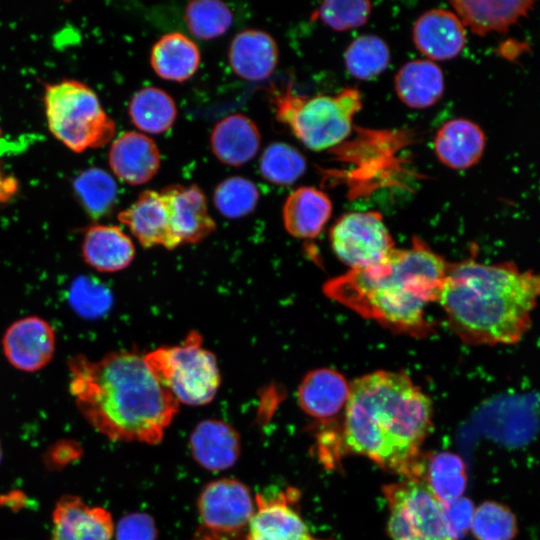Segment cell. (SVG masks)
<instances>
[{
	"instance_id": "1",
	"label": "cell",
	"mask_w": 540,
	"mask_h": 540,
	"mask_svg": "<svg viewBox=\"0 0 540 540\" xmlns=\"http://www.w3.org/2000/svg\"><path fill=\"white\" fill-rule=\"evenodd\" d=\"M67 368L77 409L110 440L156 444L178 412L177 399L137 351H112L98 360L77 354Z\"/></svg>"
},
{
	"instance_id": "2",
	"label": "cell",
	"mask_w": 540,
	"mask_h": 540,
	"mask_svg": "<svg viewBox=\"0 0 540 540\" xmlns=\"http://www.w3.org/2000/svg\"><path fill=\"white\" fill-rule=\"evenodd\" d=\"M431 399L403 372L356 378L344 409V440L354 453L405 477H420V448L432 427Z\"/></svg>"
},
{
	"instance_id": "3",
	"label": "cell",
	"mask_w": 540,
	"mask_h": 540,
	"mask_svg": "<svg viewBox=\"0 0 540 540\" xmlns=\"http://www.w3.org/2000/svg\"><path fill=\"white\" fill-rule=\"evenodd\" d=\"M539 300L540 273L466 259L448 264L437 302L464 343L509 345L526 334Z\"/></svg>"
},
{
	"instance_id": "4",
	"label": "cell",
	"mask_w": 540,
	"mask_h": 540,
	"mask_svg": "<svg viewBox=\"0 0 540 540\" xmlns=\"http://www.w3.org/2000/svg\"><path fill=\"white\" fill-rule=\"evenodd\" d=\"M448 263L424 242L393 251L381 262L350 269L324 285L327 297L392 330L424 335L425 312L437 302Z\"/></svg>"
},
{
	"instance_id": "5",
	"label": "cell",
	"mask_w": 540,
	"mask_h": 540,
	"mask_svg": "<svg viewBox=\"0 0 540 540\" xmlns=\"http://www.w3.org/2000/svg\"><path fill=\"white\" fill-rule=\"evenodd\" d=\"M277 120L289 127L308 149L319 152L343 142L351 134L354 118L363 107L361 92L346 87L333 95L305 96L291 86L272 89Z\"/></svg>"
},
{
	"instance_id": "6",
	"label": "cell",
	"mask_w": 540,
	"mask_h": 540,
	"mask_svg": "<svg viewBox=\"0 0 540 540\" xmlns=\"http://www.w3.org/2000/svg\"><path fill=\"white\" fill-rule=\"evenodd\" d=\"M44 107L50 132L74 152L102 147L116 133V124L96 93L80 81L64 79L47 85Z\"/></svg>"
},
{
	"instance_id": "7",
	"label": "cell",
	"mask_w": 540,
	"mask_h": 540,
	"mask_svg": "<svg viewBox=\"0 0 540 540\" xmlns=\"http://www.w3.org/2000/svg\"><path fill=\"white\" fill-rule=\"evenodd\" d=\"M144 360L180 403L199 406L217 394L221 376L215 355L203 347L202 336L190 331L182 343L163 346L144 354Z\"/></svg>"
},
{
	"instance_id": "8",
	"label": "cell",
	"mask_w": 540,
	"mask_h": 540,
	"mask_svg": "<svg viewBox=\"0 0 540 540\" xmlns=\"http://www.w3.org/2000/svg\"><path fill=\"white\" fill-rule=\"evenodd\" d=\"M392 540H454L443 505L421 477H405L384 487Z\"/></svg>"
},
{
	"instance_id": "9",
	"label": "cell",
	"mask_w": 540,
	"mask_h": 540,
	"mask_svg": "<svg viewBox=\"0 0 540 540\" xmlns=\"http://www.w3.org/2000/svg\"><path fill=\"white\" fill-rule=\"evenodd\" d=\"M330 243L350 269L375 265L395 249L383 217L376 211L343 214L330 230Z\"/></svg>"
},
{
	"instance_id": "10",
	"label": "cell",
	"mask_w": 540,
	"mask_h": 540,
	"mask_svg": "<svg viewBox=\"0 0 540 540\" xmlns=\"http://www.w3.org/2000/svg\"><path fill=\"white\" fill-rule=\"evenodd\" d=\"M197 507L202 527L229 536H238L248 527L255 512L249 488L234 478L209 482L199 495Z\"/></svg>"
},
{
	"instance_id": "11",
	"label": "cell",
	"mask_w": 540,
	"mask_h": 540,
	"mask_svg": "<svg viewBox=\"0 0 540 540\" xmlns=\"http://www.w3.org/2000/svg\"><path fill=\"white\" fill-rule=\"evenodd\" d=\"M56 346L54 326L37 315L14 320L1 338L2 352L7 362L25 373L44 369L53 360Z\"/></svg>"
},
{
	"instance_id": "12",
	"label": "cell",
	"mask_w": 540,
	"mask_h": 540,
	"mask_svg": "<svg viewBox=\"0 0 540 540\" xmlns=\"http://www.w3.org/2000/svg\"><path fill=\"white\" fill-rule=\"evenodd\" d=\"M296 491L263 492L256 495V508L244 540H323L310 533L294 508Z\"/></svg>"
},
{
	"instance_id": "13",
	"label": "cell",
	"mask_w": 540,
	"mask_h": 540,
	"mask_svg": "<svg viewBox=\"0 0 540 540\" xmlns=\"http://www.w3.org/2000/svg\"><path fill=\"white\" fill-rule=\"evenodd\" d=\"M412 38L417 50L431 61L457 57L466 45V27L458 15L443 8L430 9L415 21Z\"/></svg>"
},
{
	"instance_id": "14",
	"label": "cell",
	"mask_w": 540,
	"mask_h": 540,
	"mask_svg": "<svg viewBox=\"0 0 540 540\" xmlns=\"http://www.w3.org/2000/svg\"><path fill=\"white\" fill-rule=\"evenodd\" d=\"M160 193L166 202L172 230L181 244H196L216 229L207 208L206 197L196 184H173Z\"/></svg>"
},
{
	"instance_id": "15",
	"label": "cell",
	"mask_w": 540,
	"mask_h": 540,
	"mask_svg": "<svg viewBox=\"0 0 540 540\" xmlns=\"http://www.w3.org/2000/svg\"><path fill=\"white\" fill-rule=\"evenodd\" d=\"M117 219L144 248L163 246L172 250L181 244L172 230L164 197L158 191L140 193L135 202L119 212Z\"/></svg>"
},
{
	"instance_id": "16",
	"label": "cell",
	"mask_w": 540,
	"mask_h": 540,
	"mask_svg": "<svg viewBox=\"0 0 540 540\" xmlns=\"http://www.w3.org/2000/svg\"><path fill=\"white\" fill-rule=\"evenodd\" d=\"M50 540H111L114 525L109 511L91 507L80 497L64 495L52 513Z\"/></svg>"
},
{
	"instance_id": "17",
	"label": "cell",
	"mask_w": 540,
	"mask_h": 540,
	"mask_svg": "<svg viewBox=\"0 0 540 540\" xmlns=\"http://www.w3.org/2000/svg\"><path fill=\"white\" fill-rule=\"evenodd\" d=\"M108 161L120 180L136 186L147 183L157 174L161 155L152 138L143 133L128 131L112 142Z\"/></svg>"
},
{
	"instance_id": "18",
	"label": "cell",
	"mask_w": 540,
	"mask_h": 540,
	"mask_svg": "<svg viewBox=\"0 0 540 540\" xmlns=\"http://www.w3.org/2000/svg\"><path fill=\"white\" fill-rule=\"evenodd\" d=\"M486 145L485 134L475 122L455 118L445 122L433 140L438 160L448 168L464 170L476 165Z\"/></svg>"
},
{
	"instance_id": "19",
	"label": "cell",
	"mask_w": 540,
	"mask_h": 540,
	"mask_svg": "<svg viewBox=\"0 0 540 540\" xmlns=\"http://www.w3.org/2000/svg\"><path fill=\"white\" fill-rule=\"evenodd\" d=\"M189 446L194 460L210 471H221L233 466L240 456V437L229 423L206 419L193 429Z\"/></svg>"
},
{
	"instance_id": "20",
	"label": "cell",
	"mask_w": 540,
	"mask_h": 540,
	"mask_svg": "<svg viewBox=\"0 0 540 540\" xmlns=\"http://www.w3.org/2000/svg\"><path fill=\"white\" fill-rule=\"evenodd\" d=\"M350 383L338 371L318 368L302 379L297 398L301 409L311 417L326 420L345 409Z\"/></svg>"
},
{
	"instance_id": "21",
	"label": "cell",
	"mask_w": 540,
	"mask_h": 540,
	"mask_svg": "<svg viewBox=\"0 0 540 540\" xmlns=\"http://www.w3.org/2000/svg\"><path fill=\"white\" fill-rule=\"evenodd\" d=\"M81 255L94 270L113 273L130 265L135 256V247L119 226L93 224L84 232Z\"/></svg>"
},
{
	"instance_id": "22",
	"label": "cell",
	"mask_w": 540,
	"mask_h": 540,
	"mask_svg": "<svg viewBox=\"0 0 540 540\" xmlns=\"http://www.w3.org/2000/svg\"><path fill=\"white\" fill-rule=\"evenodd\" d=\"M228 59L239 77L250 81L264 80L274 72L278 64V45L269 33L246 29L232 39Z\"/></svg>"
},
{
	"instance_id": "23",
	"label": "cell",
	"mask_w": 540,
	"mask_h": 540,
	"mask_svg": "<svg viewBox=\"0 0 540 540\" xmlns=\"http://www.w3.org/2000/svg\"><path fill=\"white\" fill-rule=\"evenodd\" d=\"M332 209L331 199L325 192L310 186L299 187L284 202V227L295 238H315L329 221Z\"/></svg>"
},
{
	"instance_id": "24",
	"label": "cell",
	"mask_w": 540,
	"mask_h": 540,
	"mask_svg": "<svg viewBox=\"0 0 540 540\" xmlns=\"http://www.w3.org/2000/svg\"><path fill=\"white\" fill-rule=\"evenodd\" d=\"M260 144L258 126L241 113L221 119L214 126L210 137L213 154L219 161L230 166H241L252 160Z\"/></svg>"
},
{
	"instance_id": "25",
	"label": "cell",
	"mask_w": 540,
	"mask_h": 540,
	"mask_svg": "<svg viewBox=\"0 0 540 540\" xmlns=\"http://www.w3.org/2000/svg\"><path fill=\"white\" fill-rule=\"evenodd\" d=\"M394 89L399 100L409 108L425 109L443 96L445 78L442 69L429 59L406 62L394 77Z\"/></svg>"
},
{
	"instance_id": "26",
	"label": "cell",
	"mask_w": 540,
	"mask_h": 540,
	"mask_svg": "<svg viewBox=\"0 0 540 540\" xmlns=\"http://www.w3.org/2000/svg\"><path fill=\"white\" fill-rule=\"evenodd\" d=\"M450 4L466 28L484 36L505 32L532 9L533 1L455 0Z\"/></svg>"
},
{
	"instance_id": "27",
	"label": "cell",
	"mask_w": 540,
	"mask_h": 540,
	"mask_svg": "<svg viewBox=\"0 0 540 540\" xmlns=\"http://www.w3.org/2000/svg\"><path fill=\"white\" fill-rule=\"evenodd\" d=\"M200 51L194 41L180 32L162 36L152 47L150 63L162 79L184 82L200 65Z\"/></svg>"
},
{
	"instance_id": "28",
	"label": "cell",
	"mask_w": 540,
	"mask_h": 540,
	"mask_svg": "<svg viewBox=\"0 0 540 540\" xmlns=\"http://www.w3.org/2000/svg\"><path fill=\"white\" fill-rule=\"evenodd\" d=\"M128 114L139 130L160 134L172 127L176 120L177 107L167 92L150 86L138 90L133 95Z\"/></svg>"
},
{
	"instance_id": "29",
	"label": "cell",
	"mask_w": 540,
	"mask_h": 540,
	"mask_svg": "<svg viewBox=\"0 0 540 540\" xmlns=\"http://www.w3.org/2000/svg\"><path fill=\"white\" fill-rule=\"evenodd\" d=\"M428 488L441 502L449 503L462 497L467 484L464 461L451 452H440L423 467Z\"/></svg>"
},
{
	"instance_id": "30",
	"label": "cell",
	"mask_w": 540,
	"mask_h": 540,
	"mask_svg": "<svg viewBox=\"0 0 540 540\" xmlns=\"http://www.w3.org/2000/svg\"><path fill=\"white\" fill-rule=\"evenodd\" d=\"M390 58L387 43L374 34L358 36L344 52L346 70L354 78L363 81L374 79L383 73Z\"/></svg>"
},
{
	"instance_id": "31",
	"label": "cell",
	"mask_w": 540,
	"mask_h": 540,
	"mask_svg": "<svg viewBox=\"0 0 540 540\" xmlns=\"http://www.w3.org/2000/svg\"><path fill=\"white\" fill-rule=\"evenodd\" d=\"M304 155L295 147L283 142L269 144L263 151L259 169L262 177L275 185H291L306 171Z\"/></svg>"
},
{
	"instance_id": "32",
	"label": "cell",
	"mask_w": 540,
	"mask_h": 540,
	"mask_svg": "<svg viewBox=\"0 0 540 540\" xmlns=\"http://www.w3.org/2000/svg\"><path fill=\"white\" fill-rule=\"evenodd\" d=\"M74 188L85 210L94 219L107 215L116 203V182L100 168L83 171L75 179Z\"/></svg>"
},
{
	"instance_id": "33",
	"label": "cell",
	"mask_w": 540,
	"mask_h": 540,
	"mask_svg": "<svg viewBox=\"0 0 540 540\" xmlns=\"http://www.w3.org/2000/svg\"><path fill=\"white\" fill-rule=\"evenodd\" d=\"M184 20L194 37L211 40L228 31L233 22V14L222 1L194 0L187 4Z\"/></svg>"
},
{
	"instance_id": "34",
	"label": "cell",
	"mask_w": 540,
	"mask_h": 540,
	"mask_svg": "<svg viewBox=\"0 0 540 540\" xmlns=\"http://www.w3.org/2000/svg\"><path fill=\"white\" fill-rule=\"evenodd\" d=\"M213 201L223 216L231 219L241 218L256 208L259 191L251 180L242 176H232L217 185Z\"/></svg>"
},
{
	"instance_id": "35",
	"label": "cell",
	"mask_w": 540,
	"mask_h": 540,
	"mask_svg": "<svg viewBox=\"0 0 540 540\" xmlns=\"http://www.w3.org/2000/svg\"><path fill=\"white\" fill-rule=\"evenodd\" d=\"M471 530L477 540H513L518 528L507 506L487 501L474 509Z\"/></svg>"
},
{
	"instance_id": "36",
	"label": "cell",
	"mask_w": 540,
	"mask_h": 540,
	"mask_svg": "<svg viewBox=\"0 0 540 540\" xmlns=\"http://www.w3.org/2000/svg\"><path fill=\"white\" fill-rule=\"evenodd\" d=\"M372 3L364 0H329L313 12L312 19L320 20L332 30L344 32L366 24Z\"/></svg>"
},
{
	"instance_id": "37",
	"label": "cell",
	"mask_w": 540,
	"mask_h": 540,
	"mask_svg": "<svg viewBox=\"0 0 540 540\" xmlns=\"http://www.w3.org/2000/svg\"><path fill=\"white\" fill-rule=\"evenodd\" d=\"M158 535L154 519L144 512L123 516L116 525V540H156Z\"/></svg>"
},
{
	"instance_id": "38",
	"label": "cell",
	"mask_w": 540,
	"mask_h": 540,
	"mask_svg": "<svg viewBox=\"0 0 540 540\" xmlns=\"http://www.w3.org/2000/svg\"><path fill=\"white\" fill-rule=\"evenodd\" d=\"M448 529L454 540L465 536L471 528L474 507L472 502L464 497L449 503H442Z\"/></svg>"
},
{
	"instance_id": "39",
	"label": "cell",
	"mask_w": 540,
	"mask_h": 540,
	"mask_svg": "<svg viewBox=\"0 0 540 540\" xmlns=\"http://www.w3.org/2000/svg\"><path fill=\"white\" fill-rule=\"evenodd\" d=\"M81 455V447L73 441L56 443L48 452V464H67Z\"/></svg>"
},
{
	"instance_id": "40",
	"label": "cell",
	"mask_w": 540,
	"mask_h": 540,
	"mask_svg": "<svg viewBox=\"0 0 540 540\" xmlns=\"http://www.w3.org/2000/svg\"><path fill=\"white\" fill-rule=\"evenodd\" d=\"M17 180L6 175L0 167V205L9 201L17 192Z\"/></svg>"
},
{
	"instance_id": "41",
	"label": "cell",
	"mask_w": 540,
	"mask_h": 540,
	"mask_svg": "<svg viewBox=\"0 0 540 540\" xmlns=\"http://www.w3.org/2000/svg\"><path fill=\"white\" fill-rule=\"evenodd\" d=\"M192 540H244V538L239 539L238 536H229L215 533L204 527H201Z\"/></svg>"
},
{
	"instance_id": "42",
	"label": "cell",
	"mask_w": 540,
	"mask_h": 540,
	"mask_svg": "<svg viewBox=\"0 0 540 540\" xmlns=\"http://www.w3.org/2000/svg\"><path fill=\"white\" fill-rule=\"evenodd\" d=\"M2 459V448H1V444H0V461Z\"/></svg>"
}]
</instances>
